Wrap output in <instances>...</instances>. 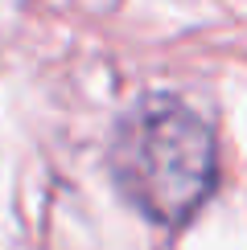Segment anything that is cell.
<instances>
[{"label":"cell","instance_id":"1","mask_svg":"<svg viewBox=\"0 0 247 250\" xmlns=\"http://www.w3.org/2000/svg\"><path fill=\"white\" fill-rule=\"evenodd\" d=\"M111 172L120 193L161 226H181L214 189V131L173 95L140 99L116 127Z\"/></svg>","mask_w":247,"mask_h":250}]
</instances>
